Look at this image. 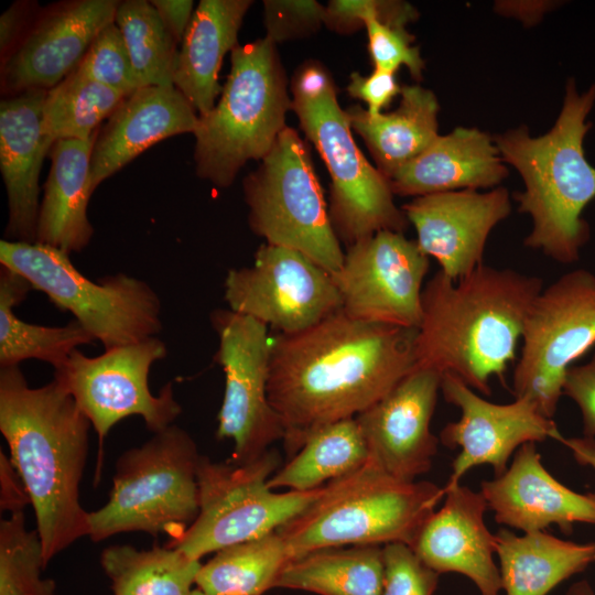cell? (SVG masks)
<instances>
[{
	"mask_svg": "<svg viewBox=\"0 0 595 595\" xmlns=\"http://www.w3.org/2000/svg\"><path fill=\"white\" fill-rule=\"evenodd\" d=\"M415 332L340 310L271 337L268 397L284 426L285 451L293 456L315 431L356 418L392 390L415 367Z\"/></svg>",
	"mask_w": 595,
	"mask_h": 595,
	"instance_id": "1",
	"label": "cell"
},
{
	"mask_svg": "<svg viewBox=\"0 0 595 595\" xmlns=\"http://www.w3.org/2000/svg\"><path fill=\"white\" fill-rule=\"evenodd\" d=\"M90 425L55 379L32 388L19 366L0 367V431L35 512L45 565L89 534L79 485Z\"/></svg>",
	"mask_w": 595,
	"mask_h": 595,
	"instance_id": "2",
	"label": "cell"
},
{
	"mask_svg": "<svg viewBox=\"0 0 595 595\" xmlns=\"http://www.w3.org/2000/svg\"><path fill=\"white\" fill-rule=\"evenodd\" d=\"M542 279L482 264L453 281L440 270L424 284L415 332V366L452 374L489 396L505 383Z\"/></svg>",
	"mask_w": 595,
	"mask_h": 595,
	"instance_id": "3",
	"label": "cell"
},
{
	"mask_svg": "<svg viewBox=\"0 0 595 595\" xmlns=\"http://www.w3.org/2000/svg\"><path fill=\"white\" fill-rule=\"evenodd\" d=\"M594 105L595 83L580 93L570 78L549 132L532 137L521 126L493 137L502 161L523 180L524 191L513 197L518 210L532 219L524 246L563 264L576 262L591 237L583 212L595 198V167L586 160L584 139Z\"/></svg>",
	"mask_w": 595,
	"mask_h": 595,
	"instance_id": "4",
	"label": "cell"
},
{
	"mask_svg": "<svg viewBox=\"0 0 595 595\" xmlns=\"http://www.w3.org/2000/svg\"><path fill=\"white\" fill-rule=\"evenodd\" d=\"M444 497V487L397 479L368 458L358 469L323 486L309 507L277 531L293 559L346 545L411 548Z\"/></svg>",
	"mask_w": 595,
	"mask_h": 595,
	"instance_id": "5",
	"label": "cell"
},
{
	"mask_svg": "<svg viewBox=\"0 0 595 595\" xmlns=\"http://www.w3.org/2000/svg\"><path fill=\"white\" fill-rule=\"evenodd\" d=\"M291 89L292 109L332 180L328 212L339 241L349 247L380 230L403 232L405 214L394 204L388 178L355 143L328 72L309 62L294 74Z\"/></svg>",
	"mask_w": 595,
	"mask_h": 595,
	"instance_id": "6",
	"label": "cell"
},
{
	"mask_svg": "<svg viewBox=\"0 0 595 595\" xmlns=\"http://www.w3.org/2000/svg\"><path fill=\"white\" fill-rule=\"evenodd\" d=\"M230 73L214 109L199 117L194 132L196 173L228 187L249 160H262L286 127L292 109L275 43L259 39L237 45Z\"/></svg>",
	"mask_w": 595,
	"mask_h": 595,
	"instance_id": "7",
	"label": "cell"
},
{
	"mask_svg": "<svg viewBox=\"0 0 595 595\" xmlns=\"http://www.w3.org/2000/svg\"><path fill=\"white\" fill-rule=\"evenodd\" d=\"M199 458L192 436L174 424L125 451L107 502L88 513V537L99 542L141 531L178 539L198 513Z\"/></svg>",
	"mask_w": 595,
	"mask_h": 595,
	"instance_id": "8",
	"label": "cell"
},
{
	"mask_svg": "<svg viewBox=\"0 0 595 595\" xmlns=\"http://www.w3.org/2000/svg\"><path fill=\"white\" fill-rule=\"evenodd\" d=\"M0 264L45 293L58 309L71 312L105 350L162 331L161 300L141 279L120 272L94 281L58 249L9 239L0 241Z\"/></svg>",
	"mask_w": 595,
	"mask_h": 595,
	"instance_id": "9",
	"label": "cell"
},
{
	"mask_svg": "<svg viewBox=\"0 0 595 595\" xmlns=\"http://www.w3.org/2000/svg\"><path fill=\"white\" fill-rule=\"evenodd\" d=\"M251 230L267 244L298 250L334 274L344 252L312 165L298 132L285 127L244 183Z\"/></svg>",
	"mask_w": 595,
	"mask_h": 595,
	"instance_id": "10",
	"label": "cell"
},
{
	"mask_svg": "<svg viewBox=\"0 0 595 595\" xmlns=\"http://www.w3.org/2000/svg\"><path fill=\"white\" fill-rule=\"evenodd\" d=\"M279 462L277 452L270 450L248 463H215L201 456L197 517L169 547L201 560L206 554L277 531L302 512L322 487L273 491L268 480Z\"/></svg>",
	"mask_w": 595,
	"mask_h": 595,
	"instance_id": "11",
	"label": "cell"
},
{
	"mask_svg": "<svg viewBox=\"0 0 595 595\" xmlns=\"http://www.w3.org/2000/svg\"><path fill=\"white\" fill-rule=\"evenodd\" d=\"M521 343L512 376L515 398H530L553 419L566 371L595 345V274L575 269L543 288Z\"/></svg>",
	"mask_w": 595,
	"mask_h": 595,
	"instance_id": "12",
	"label": "cell"
},
{
	"mask_svg": "<svg viewBox=\"0 0 595 595\" xmlns=\"http://www.w3.org/2000/svg\"><path fill=\"white\" fill-rule=\"evenodd\" d=\"M167 348L159 337L105 350L89 357L75 349L55 369L54 379L73 397L90 421L101 443L115 424L140 415L147 428L160 432L172 425L182 407L172 383L153 394L149 388L152 365L165 358Z\"/></svg>",
	"mask_w": 595,
	"mask_h": 595,
	"instance_id": "13",
	"label": "cell"
},
{
	"mask_svg": "<svg viewBox=\"0 0 595 595\" xmlns=\"http://www.w3.org/2000/svg\"><path fill=\"white\" fill-rule=\"evenodd\" d=\"M210 323L218 336L214 360L225 376L216 435L232 441L230 461L248 463L285 434L268 397L271 337L267 325L229 309L214 311Z\"/></svg>",
	"mask_w": 595,
	"mask_h": 595,
	"instance_id": "14",
	"label": "cell"
},
{
	"mask_svg": "<svg viewBox=\"0 0 595 595\" xmlns=\"http://www.w3.org/2000/svg\"><path fill=\"white\" fill-rule=\"evenodd\" d=\"M224 299L229 310L279 334L302 332L342 310L329 272L298 250L267 242L251 267L228 270Z\"/></svg>",
	"mask_w": 595,
	"mask_h": 595,
	"instance_id": "15",
	"label": "cell"
},
{
	"mask_svg": "<svg viewBox=\"0 0 595 595\" xmlns=\"http://www.w3.org/2000/svg\"><path fill=\"white\" fill-rule=\"evenodd\" d=\"M429 267L415 240L380 230L347 247L332 278L349 317L416 329Z\"/></svg>",
	"mask_w": 595,
	"mask_h": 595,
	"instance_id": "16",
	"label": "cell"
},
{
	"mask_svg": "<svg viewBox=\"0 0 595 595\" xmlns=\"http://www.w3.org/2000/svg\"><path fill=\"white\" fill-rule=\"evenodd\" d=\"M441 392L447 403L461 410V418L447 423L439 437L444 446L459 448L444 488L459 485L469 469L485 464L491 466L495 477L500 476L523 444L558 441L562 435L553 419L544 416L528 397L494 403L452 374L442 375Z\"/></svg>",
	"mask_w": 595,
	"mask_h": 595,
	"instance_id": "17",
	"label": "cell"
},
{
	"mask_svg": "<svg viewBox=\"0 0 595 595\" xmlns=\"http://www.w3.org/2000/svg\"><path fill=\"white\" fill-rule=\"evenodd\" d=\"M442 375L415 366L383 398L355 419L366 441L368 458L392 477L414 482L428 473L440 439L431 421Z\"/></svg>",
	"mask_w": 595,
	"mask_h": 595,
	"instance_id": "18",
	"label": "cell"
},
{
	"mask_svg": "<svg viewBox=\"0 0 595 595\" xmlns=\"http://www.w3.org/2000/svg\"><path fill=\"white\" fill-rule=\"evenodd\" d=\"M403 213L416 231L421 251L457 281L480 267L487 238L511 212L509 192L461 190L414 197Z\"/></svg>",
	"mask_w": 595,
	"mask_h": 595,
	"instance_id": "19",
	"label": "cell"
},
{
	"mask_svg": "<svg viewBox=\"0 0 595 595\" xmlns=\"http://www.w3.org/2000/svg\"><path fill=\"white\" fill-rule=\"evenodd\" d=\"M119 3L76 0L51 9L6 58L2 87L17 95L60 84L78 67L99 32L115 21Z\"/></svg>",
	"mask_w": 595,
	"mask_h": 595,
	"instance_id": "20",
	"label": "cell"
},
{
	"mask_svg": "<svg viewBox=\"0 0 595 595\" xmlns=\"http://www.w3.org/2000/svg\"><path fill=\"white\" fill-rule=\"evenodd\" d=\"M444 491L442 507L423 524L411 549L436 573L462 574L480 595H499L502 586L494 561L495 534L485 523L486 499L461 484Z\"/></svg>",
	"mask_w": 595,
	"mask_h": 595,
	"instance_id": "21",
	"label": "cell"
},
{
	"mask_svg": "<svg viewBox=\"0 0 595 595\" xmlns=\"http://www.w3.org/2000/svg\"><path fill=\"white\" fill-rule=\"evenodd\" d=\"M480 493L496 522L523 533L552 524L571 533L576 522L595 524V493L580 494L556 480L536 443L520 446L502 475L482 482Z\"/></svg>",
	"mask_w": 595,
	"mask_h": 595,
	"instance_id": "22",
	"label": "cell"
},
{
	"mask_svg": "<svg viewBox=\"0 0 595 595\" xmlns=\"http://www.w3.org/2000/svg\"><path fill=\"white\" fill-rule=\"evenodd\" d=\"M198 119L175 86L139 88L122 100L96 134L90 158L91 190L156 142L194 133Z\"/></svg>",
	"mask_w": 595,
	"mask_h": 595,
	"instance_id": "23",
	"label": "cell"
},
{
	"mask_svg": "<svg viewBox=\"0 0 595 595\" xmlns=\"http://www.w3.org/2000/svg\"><path fill=\"white\" fill-rule=\"evenodd\" d=\"M47 90L32 89L0 102V169L12 241L36 242L39 178L52 143L43 133L42 110Z\"/></svg>",
	"mask_w": 595,
	"mask_h": 595,
	"instance_id": "24",
	"label": "cell"
},
{
	"mask_svg": "<svg viewBox=\"0 0 595 595\" xmlns=\"http://www.w3.org/2000/svg\"><path fill=\"white\" fill-rule=\"evenodd\" d=\"M493 137L477 128L457 127L439 136L419 156L388 178L393 195L491 188L507 175Z\"/></svg>",
	"mask_w": 595,
	"mask_h": 595,
	"instance_id": "25",
	"label": "cell"
},
{
	"mask_svg": "<svg viewBox=\"0 0 595 595\" xmlns=\"http://www.w3.org/2000/svg\"><path fill=\"white\" fill-rule=\"evenodd\" d=\"M96 134L88 140H58L48 153L51 169L40 204L36 242L68 256L80 252L94 235L87 207L94 193L89 175Z\"/></svg>",
	"mask_w": 595,
	"mask_h": 595,
	"instance_id": "26",
	"label": "cell"
},
{
	"mask_svg": "<svg viewBox=\"0 0 595 595\" xmlns=\"http://www.w3.org/2000/svg\"><path fill=\"white\" fill-rule=\"evenodd\" d=\"M250 0H202L194 10L178 51L174 86L198 112H210L221 93L223 58L237 46Z\"/></svg>",
	"mask_w": 595,
	"mask_h": 595,
	"instance_id": "27",
	"label": "cell"
},
{
	"mask_svg": "<svg viewBox=\"0 0 595 595\" xmlns=\"http://www.w3.org/2000/svg\"><path fill=\"white\" fill-rule=\"evenodd\" d=\"M398 108L370 116L360 106L347 109L351 129L367 144L377 169L389 178L424 152L439 137V101L420 85L401 87Z\"/></svg>",
	"mask_w": 595,
	"mask_h": 595,
	"instance_id": "28",
	"label": "cell"
},
{
	"mask_svg": "<svg viewBox=\"0 0 595 595\" xmlns=\"http://www.w3.org/2000/svg\"><path fill=\"white\" fill-rule=\"evenodd\" d=\"M495 543L506 595H548L595 563V543L580 544L545 531L518 536L501 528Z\"/></svg>",
	"mask_w": 595,
	"mask_h": 595,
	"instance_id": "29",
	"label": "cell"
},
{
	"mask_svg": "<svg viewBox=\"0 0 595 595\" xmlns=\"http://www.w3.org/2000/svg\"><path fill=\"white\" fill-rule=\"evenodd\" d=\"M383 577V547L326 548L292 559L273 588L317 595H381Z\"/></svg>",
	"mask_w": 595,
	"mask_h": 595,
	"instance_id": "30",
	"label": "cell"
},
{
	"mask_svg": "<svg viewBox=\"0 0 595 595\" xmlns=\"http://www.w3.org/2000/svg\"><path fill=\"white\" fill-rule=\"evenodd\" d=\"M31 284L20 274L0 270V367L37 359L61 368L79 346L95 342L76 320L64 326H43L19 318L14 307L26 298Z\"/></svg>",
	"mask_w": 595,
	"mask_h": 595,
	"instance_id": "31",
	"label": "cell"
},
{
	"mask_svg": "<svg viewBox=\"0 0 595 595\" xmlns=\"http://www.w3.org/2000/svg\"><path fill=\"white\" fill-rule=\"evenodd\" d=\"M369 453L355 418L327 424L309 436L301 450L268 480L271 489L321 488L359 467Z\"/></svg>",
	"mask_w": 595,
	"mask_h": 595,
	"instance_id": "32",
	"label": "cell"
},
{
	"mask_svg": "<svg viewBox=\"0 0 595 595\" xmlns=\"http://www.w3.org/2000/svg\"><path fill=\"white\" fill-rule=\"evenodd\" d=\"M113 595H190L202 567L174 547L138 550L111 545L100 555Z\"/></svg>",
	"mask_w": 595,
	"mask_h": 595,
	"instance_id": "33",
	"label": "cell"
},
{
	"mask_svg": "<svg viewBox=\"0 0 595 595\" xmlns=\"http://www.w3.org/2000/svg\"><path fill=\"white\" fill-rule=\"evenodd\" d=\"M293 559L278 531L227 547L202 567L196 586L212 595H262Z\"/></svg>",
	"mask_w": 595,
	"mask_h": 595,
	"instance_id": "34",
	"label": "cell"
},
{
	"mask_svg": "<svg viewBox=\"0 0 595 595\" xmlns=\"http://www.w3.org/2000/svg\"><path fill=\"white\" fill-rule=\"evenodd\" d=\"M125 98L112 88L73 72L46 91L43 133L52 144L65 139L88 140Z\"/></svg>",
	"mask_w": 595,
	"mask_h": 595,
	"instance_id": "35",
	"label": "cell"
},
{
	"mask_svg": "<svg viewBox=\"0 0 595 595\" xmlns=\"http://www.w3.org/2000/svg\"><path fill=\"white\" fill-rule=\"evenodd\" d=\"M115 23L128 50L140 87L174 86L178 51L150 1L119 3Z\"/></svg>",
	"mask_w": 595,
	"mask_h": 595,
	"instance_id": "36",
	"label": "cell"
},
{
	"mask_svg": "<svg viewBox=\"0 0 595 595\" xmlns=\"http://www.w3.org/2000/svg\"><path fill=\"white\" fill-rule=\"evenodd\" d=\"M44 552L37 530H28L23 510L0 522V595H55L56 585L42 577Z\"/></svg>",
	"mask_w": 595,
	"mask_h": 595,
	"instance_id": "37",
	"label": "cell"
},
{
	"mask_svg": "<svg viewBox=\"0 0 595 595\" xmlns=\"http://www.w3.org/2000/svg\"><path fill=\"white\" fill-rule=\"evenodd\" d=\"M74 72L126 97L141 88L115 21L99 32Z\"/></svg>",
	"mask_w": 595,
	"mask_h": 595,
	"instance_id": "38",
	"label": "cell"
},
{
	"mask_svg": "<svg viewBox=\"0 0 595 595\" xmlns=\"http://www.w3.org/2000/svg\"><path fill=\"white\" fill-rule=\"evenodd\" d=\"M368 34V48L375 69L396 73L405 66L415 80L422 79L425 67L414 36L405 26L391 25L370 18L364 22Z\"/></svg>",
	"mask_w": 595,
	"mask_h": 595,
	"instance_id": "39",
	"label": "cell"
},
{
	"mask_svg": "<svg viewBox=\"0 0 595 595\" xmlns=\"http://www.w3.org/2000/svg\"><path fill=\"white\" fill-rule=\"evenodd\" d=\"M385 577L381 595H433L440 574L426 566L404 543L383 545Z\"/></svg>",
	"mask_w": 595,
	"mask_h": 595,
	"instance_id": "40",
	"label": "cell"
},
{
	"mask_svg": "<svg viewBox=\"0 0 595 595\" xmlns=\"http://www.w3.org/2000/svg\"><path fill=\"white\" fill-rule=\"evenodd\" d=\"M370 18L385 24L405 26L418 18V11L402 1L333 0L325 7L324 23L344 33L363 26Z\"/></svg>",
	"mask_w": 595,
	"mask_h": 595,
	"instance_id": "41",
	"label": "cell"
},
{
	"mask_svg": "<svg viewBox=\"0 0 595 595\" xmlns=\"http://www.w3.org/2000/svg\"><path fill=\"white\" fill-rule=\"evenodd\" d=\"M267 37L274 43L306 36L324 23L325 7L314 0H266Z\"/></svg>",
	"mask_w": 595,
	"mask_h": 595,
	"instance_id": "42",
	"label": "cell"
},
{
	"mask_svg": "<svg viewBox=\"0 0 595 595\" xmlns=\"http://www.w3.org/2000/svg\"><path fill=\"white\" fill-rule=\"evenodd\" d=\"M563 394L578 407L586 437L595 436V354L586 363L572 366L565 375Z\"/></svg>",
	"mask_w": 595,
	"mask_h": 595,
	"instance_id": "43",
	"label": "cell"
},
{
	"mask_svg": "<svg viewBox=\"0 0 595 595\" xmlns=\"http://www.w3.org/2000/svg\"><path fill=\"white\" fill-rule=\"evenodd\" d=\"M401 87L396 78V73L374 69L368 76L351 73L347 86L348 94L368 105L366 109L370 116L381 113L383 108L389 107L392 99L400 95Z\"/></svg>",
	"mask_w": 595,
	"mask_h": 595,
	"instance_id": "44",
	"label": "cell"
},
{
	"mask_svg": "<svg viewBox=\"0 0 595 595\" xmlns=\"http://www.w3.org/2000/svg\"><path fill=\"white\" fill-rule=\"evenodd\" d=\"M1 509L10 512L23 510L31 504L23 482L10 458L0 453Z\"/></svg>",
	"mask_w": 595,
	"mask_h": 595,
	"instance_id": "45",
	"label": "cell"
},
{
	"mask_svg": "<svg viewBox=\"0 0 595 595\" xmlns=\"http://www.w3.org/2000/svg\"><path fill=\"white\" fill-rule=\"evenodd\" d=\"M164 26L171 36L182 42L193 17V1L188 0H152Z\"/></svg>",
	"mask_w": 595,
	"mask_h": 595,
	"instance_id": "46",
	"label": "cell"
},
{
	"mask_svg": "<svg viewBox=\"0 0 595 595\" xmlns=\"http://www.w3.org/2000/svg\"><path fill=\"white\" fill-rule=\"evenodd\" d=\"M26 15V4L14 3L0 18V47L6 54L17 40Z\"/></svg>",
	"mask_w": 595,
	"mask_h": 595,
	"instance_id": "47",
	"label": "cell"
},
{
	"mask_svg": "<svg viewBox=\"0 0 595 595\" xmlns=\"http://www.w3.org/2000/svg\"><path fill=\"white\" fill-rule=\"evenodd\" d=\"M566 445L575 461L584 466H591L595 469V440L594 437H564L561 435L559 440Z\"/></svg>",
	"mask_w": 595,
	"mask_h": 595,
	"instance_id": "48",
	"label": "cell"
},
{
	"mask_svg": "<svg viewBox=\"0 0 595 595\" xmlns=\"http://www.w3.org/2000/svg\"><path fill=\"white\" fill-rule=\"evenodd\" d=\"M567 595H594L589 584L585 581L573 585Z\"/></svg>",
	"mask_w": 595,
	"mask_h": 595,
	"instance_id": "49",
	"label": "cell"
},
{
	"mask_svg": "<svg viewBox=\"0 0 595 595\" xmlns=\"http://www.w3.org/2000/svg\"><path fill=\"white\" fill-rule=\"evenodd\" d=\"M190 595H212V594L205 593V592H203L202 589H199V588L196 587V588H194V589L192 591V593H191Z\"/></svg>",
	"mask_w": 595,
	"mask_h": 595,
	"instance_id": "50",
	"label": "cell"
}]
</instances>
